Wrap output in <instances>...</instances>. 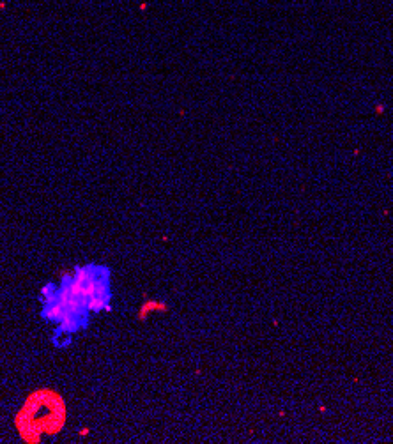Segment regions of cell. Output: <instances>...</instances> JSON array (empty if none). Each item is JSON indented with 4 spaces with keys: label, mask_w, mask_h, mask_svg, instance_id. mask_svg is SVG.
Here are the masks:
<instances>
[{
    "label": "cell",
    "mask_w": 393,
    "mask_h": 444,
    "mask_svg": "<svg viewBox=\"0 0 393 444\" xmlns=\"http://www.w3.org/2000/svg\"><path fill=\"white\" fill-rule=\"evenodd\" d=\"M64 423V400L50 389L32 393L15 418L18 433L25 442H41L43 435H55L62 430Z\"/></svg>",
    "instance_id": "cell-1"
}]
</instances>
